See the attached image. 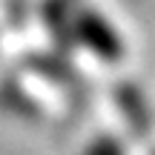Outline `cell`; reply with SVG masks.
I'll return each mask as SVG.
<instances>
[{
	"mask_svg": "<svg viewBox=\"0 0 155 155\" xmlns=\"http://www.w3.org/2000/svg\"><path fill=\"white\" fill-rule=\"evenodd\" d=\"M89 155H121V152H118L115 144H101V147H95V150H89Z\"/></svg>",
	"mask_w": 155,
	"mask_h": 155,
	"instance_id": "6da1fadb",
	"label": "cell"
}]
</instances>
